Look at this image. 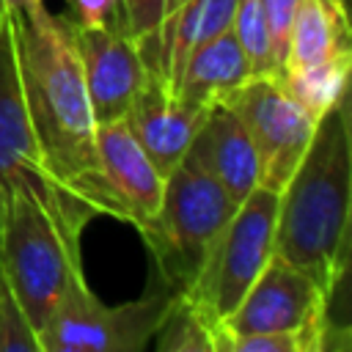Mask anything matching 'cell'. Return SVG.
Segmentation results:
<instances>
[{"mask_svg": "<svg viewBox=\"0 0 352 352\" xmlns=\"http://www.w3.org/2000/svg\"><path fill=\"white\" fill-rule=\"evenodd\" d=\"M352 204V126L349 96H341L314 129V138L278 192V256L300 267L333 297L349 261Z\"/></svg>", "mask_w": 352, "mask_h": 352, "instance_id": "6da1fadb", "label": "cell"}, {"mask_svg": "<svg viewBox=\"0 0 352 352\" xmlns=\"http://www.w3.org/2000/svg\"><path fill=\"white\" fill-rule=\"evenodd\" d=\"M19 66L33 132L52 182L88 206L96 176V118L80 55L63 16H16ZM94 212V209H91Z\"/></svg>", "mask_w": 352, "mask_h": 352, "instance_id": "7a4b0ae2", "label": "cell"}, {"mask_svg": "<svg viewBox=\"0 0 352 352\" xmlns=\"http://www.w3.org/2000/svg\"><path fill=\"white\" fill-rule=\"evenodd\" d=\"M0 270L41 346V333L69 278L82 267L80 239L63 228L30 187L14 190L6 201L0 217Z\"/></svg>", "mask_w": 352, "mask_h": 352, "instance_id": "3957f363", "label": "cell"}, {"mask_svg": "<svg viewBox=\"0 0 352 352\" xmlns=\"http://www.w3.org/2000/svg\"><path fill=\"white\" fill-rule=\"evenodd\" d=\"M236 206L239 204L223 190V184L190 160H182L165 179L154 217L140 228L154 256L157 275L184 292Z\"/></svg>", "mask_w": 352, "mask_h": 352, "instance_id": "277c9868", "label": "cell"}, {"mask_svg": "<svg viewBox=\"0 0 352 352\" xmlns=\"http://www.w3.org/2000/svg\"><path fill=\"white\" fill-rule=\"evenodd\" d=\"M182 292L162 275L124 305H104L74 272L41 333V352H140Z\"/></svg>", "mask_w": 352, "mask_h": 352, "instance_id": "5b68a950", "label": "cell"}, {"mask_svg": "<svg viewBox=\"0 0 352 352\" xmlns=\"http://www.w3.org/2000/svg\"><path fill=\"white\" fill-rule=\"evenodd\" d=\"M19 187H30L55 212L63 228L80 239L94 212L69 198L47 170L22 85L16 14L0 3V217L8 195Z\"/></svg>", "mask_w": 352, "mask_h": 352, "instance_id": "8992f818", "label": "cell"}, {"mask_svg": "<svg viewBox=\"0 0 352 352\" xmlns=\"http://www.w3.org/2000/svg\"><path fill=\"white\" fill-rule=\"evenodd\" d=\"M278 192L256 187L209 245L192 283L182 292L212 330L239 305L250 283L275 253Z\"/></svg>", "mask_w": 352, "mask_h": 352, "instance_id": "52a82bcc", "label": "cell"}, {"mask_svg": "<svg viewBox=\"0 0 352 352\" xmlns=\"http://www.w3.org/2000/svg\"><path fill=\"white\" fill-rule=\"evenodd\" d=\"M330 297L308 278L300 267L272 253L258 278L250 283L239 305L217 324L214 352L231 336H258V333H300L308 338L311 352H322Z\"/></svg>", "mask_w": 352, "mask_h": 352, "instance_id": "ba28073f", "label": "cell"}, {"mask_svg": "<svg viewBox=\"0 0 352 352\" xmlns=\"http://www.w3.org/2000/svg\"><path fill=\"white\" fill-rule=\"evenodd\" d=\"M223 104L236 113L256 146L261 168L258 184L280 192L314 138L316 118L289 96L275 74L248 77L223 99Z\"/></svg>", "mask_w": 352, "mask_h": 352, "instance_id": "9c48e42d", "label": "cell"}, {"mask_svg": "<svg viewBox=\"0 0 352 352\" xmlns=\"http://www.w3.org/2000/svg\"><path fill=\"white\" fill-rule=\"evenodd\" d=\"M96 176L88 204L96 212L132 223L138 231L154 217L165 179L132 138L124 118L96 124Z\"/></svg>", "mask_w": 352, "mask_h": 352, "instance_id": "30bf717a", "label": "cell"}, {"mask_svg": "<svg viewBox=\"0 0 352 352\" xmlns=\"http://www.w3.org/2000/svg\"><path fill=\"white\" fill-rule=\"evenodd\" d=\"M66 25L80 55L96 124L124 118L135 94L148 77L138 41L121 28H77L69 19Z\"/></svg>", "mask_w": 352, "mask_h": 352, "instance_id": "8fae6325", "label": "cell"}, {"mask_svg": "<svg viewBox=\"0 0 352 352\" xmlns=\"http://www.w3.org/2000/svg\"><path fill=\"white\" fill-rule=\"evenodd\" d=\"M206 110L184 107L162 77L148 74L140 91L135 94L124 121L143 154L157 168V173L168 179L173 168L184 160Z\"/></svg>", "mask_w": 352, "mask_h": 352, "instance_id": "7c38bea8", "label": "cell"}, {"mask_svg": "<svg viewBox=\"0 0 352 352\" xmlns=\"http://www.w3.org/2000/svg\"><path fill=\"white\" fill-rule=\"evenodd\" d=\"M184 160H190L217 184H223V190L236 204L258 187L261 168L256 146L236 113L223 102H214L206 110Z\"/></svg>", "mask_w": 352, "mask_h": 352, "instance_id": "4fadbf2b", "label": "cell"}, {"mask_svg": "<svg viewBox=\"0 0 352 352\" xmlns=\"http://www.w3.org/2000/svg\"><path fill=\"white\" fill-rule=\"evenodd\" d=\"M248 77H253L250 63L234 38V33H220L204 44H198L173 88L176 99L190 110H206L214 102H223L234 88H239Z\"/></svg>", "mask_w": 352, "mask_h": 352, "instance_id": "5bb4252c", "label": "cell"}, {"mask_svg": "<svg viewBox=\"0 0 352 352\" xmlns=\"http://www.w3.org/2000/svg\"><path fill=\"white\" fill-rule=\"evenodd\" d=\"M338 55H352L346 0H297L283 72L305 69Z\"/></svg>", "mask_w": 352, "mask_h": 352, "instance_id": "9a60e30c", "label": "cell"}, {"mask_svg": "<svg viewBox=\"0 0 352 352\" xmlns=\"http://www.w3.org/2000/svg\"><path fill=\"white\" fill-rule=\"evenodd\" d=\"M349 72H352V55H338L305 69L283 72L278 80L283 82L289 96L319 121L341 96H346Z\"/></svg>", "mask_w": 352, "mask_h": 352, "instance_id": "2e32d148", "label": "cell"}, {"mask_svg": "<svg viewBox=\"0 0 352 352\" xmlns=\"http://www.w3.org/2000/svg\"><path fill=\"white\" fill-rule=\"evenodd\" d=\"M151 341L157 352H214V330L184 294L168 308Z\"/></svg>", "mask_w": 352, "mask_h": 352, "instance_id": "e0dca14e", "label": "cell"}, {"mask_svg": "<svg viewBox=\"0 0 352 352\" xmlns=\"http://www.w3.org/2000/svg\"><path fill=\"white\" fill-rule=\"evenodd\" d=\"M121 11H124L126 33L138 41V52L143 58L146 72L165 80L160 33H162V22L168 14V0H121Z\"/></svg>", "mask_w": 352, "mask_h": 352, "instance_id": "ac0fdd59", "label": "cell"}, {"mask_svg": "<svg viewBox=\"0 0 352 352\" xmlns=\"http://www.w3.org/2000/svg\"><path fill=\"white\" fill-rule=\"evenodd\" d=\"M231 33L239 41V47H242L253 74H278L275 58H272L270 33H267L258 0H239V6L234 11Z\"/></svg>", "mask_w": 352, "mask_h": 352, "instance_id": "d6986e66", "label": "cell"}, {"mask_svg": "<svg viewBox=\"0 0 352 352\" xmlns=\"http://www.w3.org/2000/svg\"><path fill=\"white\" fill-rule=\"evenodd\" d=\"M0 352H41L38 338L0 270Z\"/></svg>", "mask_w": 352, "mask_h": 352, "instance_id": "ffe728a7", "label": "cell"}, {"mask_svg": "<svg viewBox=\"0 0 352 352\" xmlns=\"http://www.w3.org/2000/svg\"><path fill=\"white\" fill-rule=\"evenodd\" d=\"M258 6H261V16H264V25H267V33H270L275 69L280 74L283 66H286V55H289V38H292L297 0H258Z\"/></svg>", "mask_w": 352, "mask_h": 352, "instance_id": "44dd1931", "label": "cell"}, {"mask_svg": "<svg viewBox=\"0 0 352 352\" xmlns=\"http://www.w3.org/2000/svg\"><path fill=\"white\" fill-rule=\"evenodd\" d=\"M220 352H311L308 338L300 333H258V336H231L223 341Z\"/></svg>", "mask_w": 352, "mask_h": 352, "instance_id": "7402d4cb", "label": "cell"}, {"mask_svg": "<svg viewBox=\"0 0 352 352\" xmlns=\"http://www.w3.org/2000/svg\"><path fill=\"white\" fill-rule=\"evenodd\" d=\"M66 19L77 28H124L121 0H69Z\"/></svg>", "mask_w": 352, "mask_h": 352, "instance_id": "603a6c76", "label": "cell"}, {"mask_svg": "<svg viewBox=\"0 0 352 352\" xmlns=\"http://www.w3.org/2000/svg\"><path fill=\"white\" fill-rule=\"evenodd\" d=\"M0 3H3V8L14 11L16 16H25V19H33V16L47 14L44 0H0Z\"/></svg>", "mask_w": 352, "mask_h": 352, "instance_id": "cb8c5ba5", "label": "cell"}, {"mask_svg": "<svg viewBox=\"0 0 352 352\" xmlns=\"http://www.w3.org/2000/svg\"><path fill=\"white\" fill-rule=\"evenodd\" d=\"M184 3H190V0H168V14H173V11L182 8ZM168 14H165V16H168Z\"/></svg>", "mask_w": 352, "mask_h": 352, "instance_id": "d4e9b609", "label": "cell"}]
</instances>
